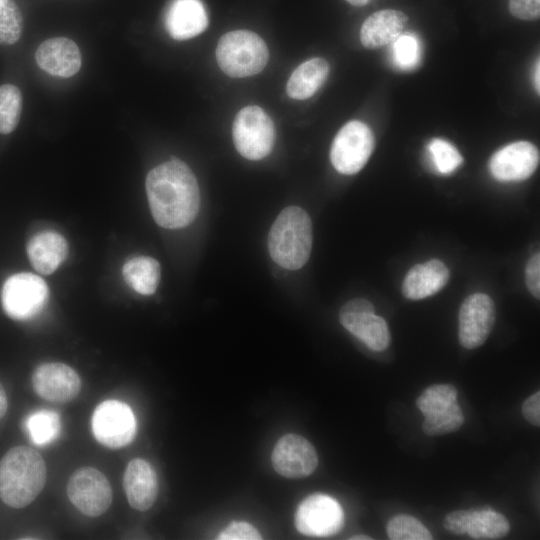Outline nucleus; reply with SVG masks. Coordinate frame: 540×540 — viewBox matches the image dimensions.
I'll use <instances>...</instances> for the list:
<instances>
[{"mask_svg":"<svg viewBox=\"0 0 540 540\" xmlns=\"http://www.w3.org/2000/svg\"><path fill=\"white\" fill-rule=\"evenodd\" d=\"M26 251L32 267L41 274L49 275L67 258L68 244L60 233L42 231L28 241Z\"/></svg>","mask_w":540,"mask_h":540,"instance_id":"aec40b11","label":"nucleus"},{"mask_svg":"<svg viewBox=\"0 0 540 540\" xmlns=\"http://www.w3.org/2000/svg\"><path fill=\"white\" fill-rule=\"evenodd\" d=\"M8 408V400L5 389L0 382V420L4 417Z\"/></svg>","mask_w":540,"mask_h":540,"instance_id":"4c0bfd02","label":"nucleus"},{"mask_svg":"<svg viewBox=\"0 0 540 540\" xmlns=\"http://www.w3.org/2000/svg\"><path fill=\"white\" fill-rule=\"evenodd\" d=\"M386 532L392 540H430L433 538L418 519L406 514L393 517L387 524Z\"/></svg>","mask_w":540,"mask_h":540,"instance_id":"7c9ffc66","label":"nucleus"},{"mask_svg":"<svg viewBox=\"0 0 540 540\" xmlns=\"http://www.w3.org/2000/svg\"><path fill=\"white\" fill-rule=\"evenodd\" d=\"M449 280L446 265L432 259L426 263L414 265L405 275L402 283L403 295L411 300H419L439 292Z\"/></svg>","mask_w":540,"mask_h":540,"instance_id":"6ab92c4d","label":"nucleus"},{"mask_svg":"<svg viewBox=\"0 0 540 540\" xmlns=\"http://www.w3.org/2000/svg\"><path fill=\"white\" fill-rule=\"evenodd\" d=\"M524 418L532 425H540V392L536 391L522 405Z\"/></svg>","mask_w":540,"mask_h":540,"instance_id":"e433bc0d","label":"nucleus"},{"mask_svg":"<svg viewBox=\"0 0 540 540\" xmlns=\"http://www.w3.org/2000/svg\"><path fill=\"white\" fill-rule=\"evenodd\" d=\"M23 18L14 0H0V44L12 45L21 36Z\"/></svg>","mask_w":540,"mask_h":540,"instance_id":"2f4dec72","label":"nucleus"},{"mask_svg":"<svg viewBox=\"0 0 540 540\" xmlns=\"http://www.w3.org/2000/svg\"><path fill=\"white\" fill-rule=\"evenodd\" d=\"M374 146L375 139L370 127L359 120L349 121L332 142L331 163L341 174H356L369 160Z\"/></svg>","mask_w":540,"mask_h":540,"instance_id":"0eeeda50","label":"nucleus"},{"mask_svg":"<svg viewBox=\"0 0 540 540\" xmlns=\"http://www.w3.org/2000/svg\"><path fill=\"white\" fill-rule=\"evenodd\" d=\"M91 427L95 439L100 444L118 449L133 440L136 420L127 404L118 400H106L94 410Z\"/></svg>","mask_w":540,"mask_h":540,"instance_id":"1a4fd4ad","label":"nucleus"},{"mask_svg":"<svg viewBox=\"0 0 540 540\" xmlns=\"http://www.w3.org/2000/svg\"><path fill=\"white\" fill-rule=\"evenodd\" d=\"M463 423L464 415L456 402L443 412L426 416L422 429L428 436H439L458 430Z\"/></svg>","mask_w":540,"mask_h":540,"instance_id":"c756f323","label":"nucleus"},{"mask_svg":"<svg viewBox=\"0 0 540 540\" xmlns=\"http://www.w3.org/2000/svg\"><path fill=\"white\" fill-rule=\"evenodd\" d=\"M427 149L434 168L440 174L453 173L463 162L457 148L444 139H432L428 143Z\"/></svg>","mask_w":540,"mask_h":540,"instance_id":"c85d7f7f","label":"nucleus"},{"mask_svg":"<svg viewBox=\"0 0 540 540\" xmlns=\"http://www.w3.org/2000/svg\"><path fill=\"white\" fill-rule=\"evenodd\" d=\"M406 15L398 10L385 9L370 15L362 24L360 40L368 49L392 43L404 31Z\"/></svg>","mask_w":540,"mask_h":540,"instance_id":"412c9836","label":"nucleus"},{"mask_svg":"<svg viewBox=\"0 0 540 540\" xmlns=\"http://www.w3.org/2000/svg\"><path fill=\"white\" fill-rule=\"evenodd\" d=\"M457 390L450 384H436L427 387L416 399V405L423 415L429 416L448 409L457 402Z\"/></svg>","mask_w":540,"mask_h":540,"instance_id":"393cba45","label":"nucleus"},{"mask_svg":"<svg viewBox=\"0 0 540 540\" xmlns=\"http://www.w3.org/2000/svg\"><path fill=\"white\" fill-rule=\"evenodd\" d=\"M22 109V95L12 84L0 86V133L9 134L17 126Z\"/></svg>","mask_w":540,"mask_h":540,"instance_id":"bb28decb","label":"nucleus"},{"mask_svg":"<svg viewBox=\"0 0 540 540\" xmlns=\"http://www.w3.org/2000/svg\"><path fill=\"white\" fill-rule=\"evenodd\" d=\"M329 70V64L323 58H312L303 62L288 79V96L297 100L311 97L326 81Z\"/></svg>","mask_w":540,"mask_h":540,"instance_id":"4be33fe9","label":"nucleus"},{"mask_svg":"<svg viewBox=\"0 0 540 540\" xmlns=\"http://www.w3.org/2000/svg\"><path fill=\"white\" fill-rule=\"evenodd\" d=\"M261 538L254 526L242 521L232 522L218 536L220 540H259Z\"/></svg>","mask_w":540,"mask_h":540,"instance_id":"473e14b6","label":"nucleus"},{"mask_svg":"<svg viewBox=\"0 0 540 540\" xmlns=\"http://www.w3.org/2000/svg\"><path fill=\"white\" fill-rule=\"evenodd\" d=\"M46 477V464L39 452L15 446L0 460V499L9 507L24 508L41 493Z\"/></svg>","mask_w":540,"mask_h":540,"instance_id":"f03ea898","label":"nucleus"},{"mask_svg":"<svg viewBox=\"0 0 540 540\" xmlns=\"http://www.w3.org/2000/svg\"><path fill=\"white\" fill-rule=\"evenodd\" d=\"M422 56V47L419 38L410 32L399 35L391 45L393 63L402 70L415 68Z\"/></svg>","mask_w":540,"mask_h":540,"instance_id":"cd10ccee","label":"nucleus"},{"mask_svg":"<svg viewBox=\"0 0 540 540\" xmlns=\"http://www.w3.org/2000/svg\"><path fill=\"white\" fill-rule=\"evenodd\" d=\"M125 282L138 294L155 293L161 276L159 262L149 256H137L128 260L122 269Z\"/></svg>","mask_w":540,"mask_h":540,"instance_id":"5701e85b","label":"nucleus"},{"mask_svg":"<svg viewBox=\"0 0 540 540\" xmlns=\"http://www.w3.org/2000/svg\"><path fill=\"white\" fill-rule=\"evenodd\" d=\"M539 72H540L539 59H537V62L535 64V68H534V76L533 77H534V86H535V89H536L538 94H539V91H540Z\"/></svg>","mask_w":540,"mask_h":540,"instance_id":"58836bf2","label":"nucleus"},{"mask_svg":"<svg viewBox=\"0 0 540 540\" xmlns=\"http://www.w3.org/2000/svg\"><path fill=\"white\" fill-rule=\"evenodd\" d=\"M510 13L521 20H536L540 15V0H509Z\"/></svg>","mask_w":540,"mask_h":540,"instance_id":"72a5a7b5","label":"nucleus"},{"mask_svg":"<svg viewBox=\"0 0 540 540\" xmlns=\"http://www.w3.org/2000/svg\"><path fill=\"white\" fill-rule=\"evenodd\" d=\"M472 512L473 510H458L447 514L444 519V527L453 534H466Z\"/></svg>","mask_w":540,"mask_h":540,"instance_id":"f704fd0d","label":"nucleus"},{"mask_svg":"<svg viewBox=\"0 0 540 540\" xmlns=\"http://www.w3.org/2000/svg\"><path fill=\"white\" fill-rule=\"evenodd\" d=\"M509 530L508 520L499 512L490 509L473 510L466 534L473 539H499Z\"/></svg>","mask_w":540,"mask_h":540,"instance_id":"b1692460","label":"nucleus"},{"mask_svg":"<svg viewBox=\"0 0 540 540\" xmlns=\"http://www.w3.org/2000/svg\"><path fill=\"white\" fill-rule=\"evenodd\" d=\"M208 16L201 0H173L165 14V27L176 40H187L202 33Z\"/></svg>","mask_w":540,"mask_h":540,"instance_id":"a211bd4d","label":"nucleus"},{"mask_svg":"<svg viewBox=\"0 0 540 540\" xmlns=\"http://www.w3.org/2000/svg\"><path fill=\"white\" fill-rule=\"evenodd\" d=\"M525 281L530 293L537 299L540 297V255L535 253L528 260L525 268Z\"/></svg>","mask_w":540,"mask_h":540,"instance_id":"c9c22d12","label":"nucleus"},{"mask_svg":"<svg viewBox=\"0 0 540 540\" xmlns=\"http://www.w3.org/2000/svg\"><path fill=\"white\" fill-rule=\"evenodd\" d=\"M232 136L241 156L249 160H260L272 150L275 128L272 119L262 108L247 106L237 113Z\"/></svg>","mask_w":540,"mask_h":540,"instance_id":"423d86ee","label":"nucleus"},{"mask_svg":"<svg viewBox=\"0 0 540 540\" xmlns=\"http://www.w3.org/2000/svg\"><path fill=\"white\" fill-rule=\"evenodd\" d=\"M32 386L42 399L66 403L79 394L82 383L72 367L61 362H48L36 367L32 374Z\"/></svg>","mask_w":540,"mask_h":540,"instance_id":"2eb2a0df","label":"nucleus"},{"mask_svg":"<svg viewBox=\"0 0 540 540\" xmlns=\"http://www.w3.org/2000/svg\"><path fill=\"white\" fill-rule=\"evenodd\" d=\"M67 495L70 502L88 517H98L105 513L113 500L107 477L89 466L72 473L67 483Z\"/></svg>","mask_w":540,"mask_h":540,"instance_id":"6e6552de","label":"nucleus"},{"mask_svg":"<svg viewBox=\"0 0 540 540\" xmlns=\"http://www.w3.org/2000/svg\"><path fill=\"white\" fill-rule=\"evenodd\" d=\"M269 52L263 39L248 30L224 34L218 41L216 59L221 70L231 77H248L263 70Z\"/></svg>","mask_w":540,"mask_h":540,"instance_id":"20e7f679","label":"nucleus"},{"mask_svg":"<svg viewBox=\"0 0 540 540\" xmlns=\"http://www.w3.org/2000/svg\"><path fill=\"white\" fill-rule=\"evenodd\" d=\"M496 309L493 300L484 293L469 295L459 310L458 337L466 349L481 346L493 329Z\"/></svg>","mask_w":540,"mask_h":540,"instance_id":"f8f14e48","label":"nucleus"},{"mask_svg":"<svg viewBox=\"0 0 540 540\" xmlns=\"http://www.w3.org/2000/svg\"><path fill=\"white\" fill-rule=\"evenodd\" d=\"M123 487L129 505L138 511H146L156 500L158 480L153 467L146 460H131L124 472Z\"/></svg>","mask_w":540,"mask_h":540,"instance_id":"f3484780","label":"nucleus"},{"mask_svg":"<svg viewBox=\"0 0 540 540\" xmlns=\"http://www.w3.org/2000/svg\"><path fill=\"white\" fill-rule=\"evenodd\" d=\"M349 539H352V540H369L371 539V537L369 536H365V535H356V536H352L350 537Z\"/></svg>","mask_w":540,"mask_h":540,"instance_id":"a19ab883","label":"nucleus"},{"mask_svg":"<svg viewBox=\"0 0 540 540\" xmlns=\"http://www.w3.org/2000/svg\"><path fill=\"white\" fill-rule=\"evenodd\" d=\"M342 326L373 351L385 350L391 341L386 321L375 314L373 304L355 298L344 304L339 312Z\"/></svg>","mask_w":540,"mask_h":540,"instance_id":"9d476101","label":"nucleus"},{"mask_svg":"<svg viewBox=\"0 0 540 540\" xmlns=\"http://www.w3.org/2000/svg\"><path fill=\"white\" fill-rule=\"evenodd\" d=\"M344 513L331 496L315 493L306 497L295 513V526L306 536L328 537L341 530Z\"/></svg>","mask_w":540,"mask_h":540,"instance_id":"9b49d317","label":"nucleus"},{"mask_svg":"<svg viewBox=\"0 0 540 540\" xmlns=\"http://www.w3.org/2000/svg\"><path fill=\"white\" fill-rule=\"evenodd\" d=\"M146 193L155 222L166 229L185 227L196 218L200 193L196 177L182 161L154 167L146 177Z\"/></svg>","mask_w":540,"mask_h":540,"instance_id":"f257e3e1","label":"nucleus"},{"mask_svg":"<svg viewBox=\"0 0 540 540\" xmlns=\"http://www.w3.org/2000/svg\"><path fill=\"white\" fill-rule=\"evenodd\" d=\"M350 4L354 6H364L366 5L370 0H346Z\"/></svg>","mask_w":540,"mask_h":540,"instance_id":"ea45409f","label":"nucleus"},{"mask_svg":"<svg viewBox=\"0 0 540 540\" xmlns=\"http://www.w3.org/2000/svg\"><path fill=\"white\" fill-rule=\"evenodd\" d=\"M38 66L47 73L68 78L81 67V53L74 41L66 37L50 38L39 45L35 54Z\"/></svg>","mask_w":540,"mask_h":540,"instance_id":"dca6fc26","label":"nucleus"},{"mask_svg":"<svg viewBox=\"0 0 540 540\" xmlns=\"http://www.w3.org/2000/svg\"><path fill=\"white\" fill-rule=\"evenodd\" d=\"M274 470L291 479L312 474L318 465V455L314 446L304 437L289 433L275 444L271 455Z\"/></svg>","mask_w":540,"mask_h":540,"instance_id":"ddd939ff","label":"nucleus"},{"mask_svg":"<svg viewBox=\"0 0 540 540\" xmlns=\"http://www.w3.org/2000/svg\"><path fill=\"white\" fill-rule=\"evenodd\" d=\"M26 427L33 443L46 445L58 436L61 429L60 418L54 411L40 410L27 418Z\"/></svg>","mask_w":540,"mask_h":540,"instance_id":"a878e982","label":"nucleus"},{"mask_svg":"<svg viewBox=\"0 0 540 540\" xmlns=\"http://www.w3.org/2000/svg\"><path fill=\"white\" fill-rule=\"evenodd\" d=\"M539 164V151L528 141H516L497 150L489 160V170L498 181L514 182L529 178Z\"/></svg>","mask_w":540,"mask_h":540,"instance_id":"4468645a","label":"nucleus"},{"mask_svg":"<svg viewBox=\"0 0 540 540\" xmlns=\"http://www.w3.org/2000/svg\"><path fill=\"white\" fill-rule=\"evenodd\" d=\"M49 297L47 283L38 275L19 272L3 283L0 300L3 311L11 319L24 321L38 315Z\"/></svg>","mask_w":540,"mask_h":540,"instance_id":"39448f33","label":"nucleus"},{"mask_svg":"<svg viewBox=\"0 0 540 540\" xmlns=\"http://www.w3.org/2000/svg\"><path fill=\"white\" fill-rule=\"evenodd\" d=\"M312 248V223L307 212L297 206L283 209L268 236L273 261L288 270H297L308 261Z\"/></svg>","mask_w":540,"mask_h":540,"instance_id":"7ed1b4c3","label":"nucleus"}]
</instances>
